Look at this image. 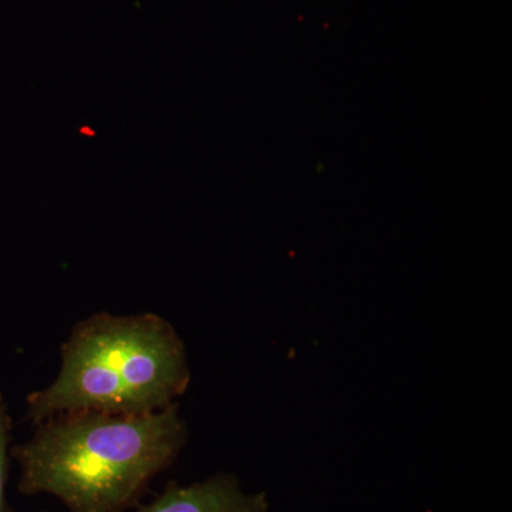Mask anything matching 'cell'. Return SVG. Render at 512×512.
Here are the masks:
<instances>
[{"label":"cell","mask_w":512,"mask_h":512,"mask_svg":"<svg viewBox=\"0 0 512 512\" xmlns=\"http://www.w3.org/2000/svg\"><path fill=\"white\" fill-rule=\"evenodd\" d=\"M180 406L148 414L60 413L12 448L19 493L49 494L69 512H126L187 443Z\"/></svg>","instance_id":"obj_1"},{"label":"cell","mask_w":512,"mask_h":512,"mask_svg":"<svg viewBox=\"0 0 512 512\" xmlns=\"http://www.w3.org/2000/svg\"><path fill=\"white\" fill-rule=\"evenodd\" d=\"M190 379L184 340L163 316L94 313L64 340L56 379L29 394L28 417L154 413L177 403Z\"/></svg>","instance_id":"obj_2"},{"label":"cell","mask_w":512,"mask_h":512,"mask_svg":"<svg viewBox=\"0 0 512 512\" xmlns=\"http://www.w3.org/2000/svg\"><path fill=\"white\" fill-rule=\"evenodd\" d=\"M136 512H268L264 493L248 494L232 474L181 485L171 481L153 503Z\"/></svg>","instance_id":"obj_3"},{"label":"cell","mask_w":512,"mask_h":512,"mask_svg":"<svg viewBox=\"0 0 512 512\" xmlns=\"http://www.w3.org/2000/svg\"><path fill=\"white\" fill-rule=\"evenodd\" d=\"M10 430L12 419L8 412V404L0 393V512H13L6 501V481H8Z\"/></svg>","instance_id":"obj_4"}]
</instances>
